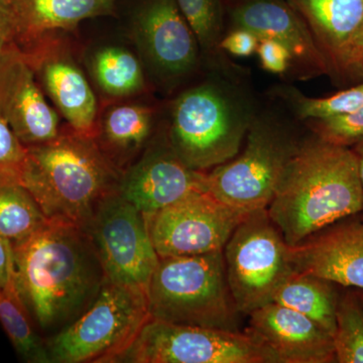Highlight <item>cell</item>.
I'll return each instance as SVG.
<instances>
[{"label":"cell","mask_w":363,"mask_h":363,"mask_svg":"<svg viewBox=\"0 0 363 363\" xmlns=\"http://www.w3.org/2000/svg\"><path fill=\"white\" fill-rule=\"evenodd\" d=\"M227 281L238 312L250 314L272 303L296 271L290 247L267 210L252 212L223 248Z\"/></svg>","instance_id":"obj_7"},{"label":"cell","mask_w":363,"mask_h":363,"mask_svg":"<svg viewBox=\"0 0 363 363\" xmlns=\"http://www.w3.org/2000/svg\"><path fill=\"white\" fill-rule=\"evenodd\" d=\"M49 221L23 185H0V235L11 245L28 240Z\"/></svg>","instance_id":"obj_25"},{"label":"cell","mask_w":363,"mask_h":363,"mask_svg":"<svg viewBox=\"0 0 363 363\" xmlns=\"http://www.w3.org/2000/svg\"><path fill=\"white\" fill-rule=\"evenodd\" d=\"M290 259L296 272L363 290V221L338 224L290 247Z\"/></svg>","instance_id":"obj_18"},{"label":"cell","mask_w":363,"mask_h":363,"mask_svg":"<svg viewBox=\"0 0 363 363\" xmlns=\"http://www.w3.org/2000/svg\"><path fill=\"white\" fill-rule=\"evenodd\" d=\"M91 71L97 85L111 97H128L142 92L145 76L133 52L119 47L100 50L91 61Z\"/></svg>","instance_id":"obj_23"},{"label":"cell","mask_w":363,"mask_h":363,"mask_svg":"<svg viewBox=\"0 0 363 363\" xmlns=\"http://www.w3.org/2000/svg\"><path fill=\"white\" fill-rule=\"evenodd\" d=\"M234 28H247L288 48L298 77L331 75L330 66L306 21L286 0H223Z\"/></svg>","instance_id":"obj_14"},{"label":"cell","mask_w":363,"mask_h":363,"mask_svg":"<svg viewBox=\"0 0 363 363\" xmlns=\"http://www.w3.org/2000/svg\"><path fill=\"white\" fill-rule=\"evenodd\" d=\"M150 319L238 331V312L227 281L223 250L160 257L147 286Z\"/></svg>","instance_id":"obj_4"},{"label":"cell","mask_w":363,"mask_h":363,"mask_svg":"<svg viewBox=\"0 0 363 363\" xmlns=\"http://www.w3.org/2000/svg\"><path fill=\"white\" fill-rule=\"evenodd\" d=\"M250 123L217 86L186 91L172 108V150L189 168L206 172L240 154Z\"/></svg>","instance_id":"obj_6"},{"label":"cell","mask_w":363,"mask_h":363,"mask_svg":"<svg viewBox=\"0 0 363 363\" xmlns=\"http://www.w3.org/2000/svg\"><path fill=\"white\" fill-rule=\"evenodd\" d=\"M201 191H207L206 172L189 168L169 145L150 150L123 174L118 193L149 218Z\"/></svg>","instance_id":"obj_15"},{"label":"cell","mask_w":363,"mask_h":363,"mask_svg":"<svg viewBox=\"0 0 363 363\" xmlns=\"http://www.w3.org/2000/svg\"><path fill=\"white\" fill-rule=\"evenodd\" d=\"M294 101L298 116L305 121L343 116L363 106V81L332 96L310 98L296 95Z\"/></svg>","instance_id":"obj_28"},{"label":"cell","mask_w":363,"mask_h":363,"mask_svg":"<svg viewBox=\"0 0 363 363\" xmlns=\"http://www.w3.org/2000/svg\"><path fill=\"white\" fill-rule=\"evenodd\" d=\"M306 21L324 52L331 76L337 78L339 61L363 23V0H286Z\"/></svg>","instance_id":"obj_20"},{"label":"cell","mask_w":363,"mask_h":363,"mask_svg":"<svg viewBox=\"0 0 363 363\" xmlns=\"http://www.w3.org/2000/svg\"><path fill=\"white\" fill-rule=\"evenodd\" d=\"M250 214L201 191L147 219L159 257H188L223 250Z\"/></svg>","instance_id":"obj_11"},{"label":"cell","mask_w":363,"mask_h":363,"mask_svg":"<svg viewBox=\"0 0 363 363\" xmlns=\"http://www.w3.org/2000/svg\"><path fill=\"white\" fill-rule=\"evenodd\" d=\"M56 35L40 38L18 48L32 67L45 94L68 125L79 133L96 138V95L69 48Z\"/></svg>","instance_id":"obj_12"},{"label":"cell","mask_w":363,"mask_h":363,"mask_svg":"<svg viewBox=\"0 0 363 363\" xmlns=\"http://www.w3.org/2000/svg\"><path fill=\"white\" fill-rule=\"evenodd\" d=\"M257 54L262 68L274 75H284L292 69V55L278 40L269 38L259 39Z\"/></svg>","instance_id":"obj_31"},{"label":"cell","mask_w":363,"mask_h":363,"mask_svg":"<svg viewBox=\"0 0 363 363\" xmlns=\"http://www.w3.org/2000/svg\"><path fill=\"white\" fill-rule=\"evenodd\" d=\"M363 191L351 147L319 138L298 150L267 211L289 247L362 213Z\"/></svg>","instance_id":"obj_2"},{"label":"cell","mask_w":363,"mask_h":363,"mask_svg":"<svg viewBox=\"0 0 363 363\" xmlns=\"http://www.w3.org/2000/svg\"><path fill=\"white\" fill-rule=\"evenodd\" d=\"M358 298H359L360 302H362V304L363 306V291L362 292L357 293Z\"/></svg>","instance_id":"obj_37"},{"label":"cell","mask_w":363,"mask_h":363,"mask_svg":"<svg viewBox=\"0 0 363 363\" xmlns=\"http://www.w3.org/2000/svg\"><path fill=\"white\" fill-rule=\"evenodd\" d=\"M248 315L245 331L271 351L277 363L336 362L333 337L310 318L274 302Z\"/></svg>","instance_id":"obj_16"},{"label":"cell","mask_w":363,"mask_h":363,"mask_svg":"<svg viewBox=\"0 0 363 363\" xmlns=\"http://www.w3.org/2000/svg\"><path fill=\"white\" fill-rule=\"evenodd\" d=\"M342 77L363 81V23L348 42L339 61L337 78Z\"/></svg>","instance_id":"obj_32"},{"label":"cell","mask_w":363,"mask_h":363,"mask_svg":"<svg viewBox=\"0 0 363 363\" xmlns=\"http://www.w3.org/2000/svg\"><path fill=\"white\" fill-rule=\"evenodd\" d=\"M259 38L247 28H233L220 40V50L233 56L245 58L252 56L259 48Z\"/></svg>","instance_id":"obj_33"},{"label":"cell","mask_w":363,"mask_h":363,"mask_svg":"<svg viewBox=\"0 0 363 363\" xmlns=\"http://www.w3.org/2000/svg\"><path fill=\"white\" fill-rule=\"evenodd\" d=\"M0 323L23 362L52 363L47 343L35 331L18 291L0 288Z\"/></svg>","instance_id":"obj_24"},{"label":"cell","mask_w":363,"mask_h":363,"mask_svg":"<svg viewBox=\"0 0 363 363\" xmlns=\"http://www.w3.org/2000/svg\"><path fill=\"white\" fill-rule=\"evenodd\" d=\"M198 43L209 54L221 51L223 0H176Z\"/></svg>","instance_id":"obj_27"},{"label":"cell","mask_w":363,"mask_h":363,"mask_svg":"<svg viewBox=\"0 0 363 363\" xmlns=\"http://www.w3.org/2000/svg\"><path fill=\"white\" fill-rule=\"evenodd\" d=\"M147 294L105 281L83 314L45 341L52 362H117L150 321Z\"/></svg>","instance_id":"obj_5"},{"label":"cell","mask_w":363,"mask_h":363,"mask_svg":"<svg viewBox=\"0 0 363 363\" xmlns=\"http://www.w3.org/2000/svg\"><path fill=\"white\" fill-rule=\"evenodd\" d=\"M298 147L276 126L255 121L240 156L206 173L207 192L248 213L267 210Z\"/></svg>","instance_id":"obj_8"},{"label":"cell","mask_w":363,"mask_h":363,"mask_svg":"<svg viewBox=\"0 0 363 363\" xmlns=\"http://www.w3.org/2000/svg\"><path fill=\"white\" fill-rule=\"evenodd\" d=\"M0 113L26 147L50 142L62 128L59 112L14 42L0 54Z\"/></svg>","instance_id":"obj_13"},{"label":"cell","mask_w":363,"mask_h":363,"mask_svg":"<svg viewBox=\"0 0 363 363\" xmlns=\"http://www.w3.org/2000/svg\"><path fill=\"white\" fill-rule=\"evenodd\" d=\"M138 45L157 71L179 77L192 71L199 43L176 0H150L135 18Z\"/></svg>","instance_id":"obj_17"},{"label":"cell","mask_w":363,"mask_h":363,"mask_svg":"<svg viewBox=\"0 0 363 363\" xmlns=\"http://www.w3.org/2000/svg\"><path fill=\"white\" fill-rule=\"evenodd\" d=\"M333 344L336 362L363 363V306L357 294L338 300Z\"/></svg>","instance_id":"obj_26"},{"label":"cell","mask_w":363,"mask_h":363,"mask_svg":"<svg viewBox=\"0 0 363 363\" xmlns=\"http://www.w3.org/2000/svg\"><path fill=\"white\" fill-rule=\"evenodd\" d=\"M152 124L154 111L149 106L138 104L112 105L98 123V143L111 159V155L128 157L147 142Z\"/></svg>","instance_id":"obj_22"},{"label":"cell","mask_w":363,"mask_h":363,"mask_svg":"<svg viewBox=\"0 0 363 363\" xmlns=\"http://www.w3.org/2000/svg\"><path fill=\"white\" fill-rule=\"evenodd\" d=\"M85 231L106 281L147 292L160 257L142 212L117 192L100 204Z\"/></svg>","instance_id":"obj_10"},{"label":"cell","mask_w":363,"mask_h":363,"mask_svg":"<svg viewBox=\"0 0 363 363\" xmlns=\"http://www.w3.org/2000/svg\"><path fill=\"white\" fill-rule=\"evenodd\" d=\"M0 288L16 290L13 245L0 235Z\"/></svg>","instance_id":"obj_34"},{"label":"cell","mask_w":363,"mask_h":363,"mask_svg":"<svg viewBox=\"0 0 363 363\" xmlns=\"http://www.w3.org/2000/svg\"><path fill=\"white\" fill-rule=\"evenodd\" d=\"M14 43L21 47L75 28L81 21L113 13L117 0H11Z\"/></svg>","instance_id":"obj_19"},{"label":"cell","mask_w":363,"mask_h":363,"mask_svg":"<svg viewBox=\"0 0 363 363\" xmlns=\"http://www.w3.org/2000/svg\"><path fill=\"white\" fill-rule=\"evenodd\" d=\"M117 362L277 363L252 334L150 319Z\"/></svg>","instance_id":"obj_9"},{"label":"cell","mask_w":363,"mask_h":363,"mask_svg":"<svg viewBox=\"0 0 363 363\" xmlns=\"http://www.w3.org/2000/svg\"><path fill=\"white\" fill-rule=\"evenodd\" d=\"M333 285L326 279L296 272L279 286L272 302L310 318L333 337L339 300Z\"/></svg>","instance_id":"obj_21"},{"label":"cell","mask_w":363,"mask_h":363,"mask_svg":"<svg viewBox=\"0 0 363 363\" xmlns=\"http://www.w3.org/2000/svg\"><path fill=\"white\" fill-rule=\"evenodd\" d=\"M320 140L351 147L363 138V106L343 116L307 121Z\"/></svg>","instance_id":"obj_29"},{"label":"cell","mask_w":363,"mask_h":363,"mask_svg":"<svg viewBox=\"0 0 363 363\" xmlns=\"http://www.w3.org/2000/svg\"><path fill=\"white\" fill-rule=\"evenodd\" d=\"M28 150L0 113V185H23Z\"/></svg>","instance_id":"obj_30"},{"label":"cell","mask_w":363,"mask_h":363,"mask_svg":"<svg viewBox=\"0 0 363 363\" xmlns=\"http://www.w3.org/2000/svg\"><path fill=\"white\" fill-rule=\"evenodd\" d=\"M26 150L23 186L49 220L85 230L100 204L118 192L123 174L94 136L68 125Z\"/></svg>","instance_id":"obj_3"},{"label":"cell","mask_w":363,"mask_h":363,"mask_svg":"<svg viewBox=\"0 0 363 363\" xmlns=\"http://www.w3.org/2000/svg\"><path fill=\"white\" fill-rule=\"evenodd\" d=\"M16 20L11 0H0V54L14 42Z\"/></svg>","instance_id":"obj_35"},{"label":"cell","mask_w":363,"mask_h":363,"mask_svg":"<svg viewBox=\"0 0 363 363\" xmlns=\"http://www.w3.org/2000/svg\"><path fill=\"white\" fill-rule=\"evenodd\" d=\"M13 248L16 291L40 330L58 333L75 321L106 281L92 240L80 227L50 220Z\"/></svg>","instance_id":"obj_1"},{"label":"cell","mask_w":363,"mask_h":363,"mask_svg":"<svg viewBox=\"0 0 363 363\" xmlns=\"http://www.w3.org/2000/svg\"><path fill=\"white\" fill-rule=\"evenodd\" d=\"M351 150L354 152L355 157H357V164H358V173H359L360 182H362V187L363 191V138L359 140L354 145L351 147ZM362 221H363V208H362Z\"/></svg>","instance_id":"obj_36"}]
</instances>
